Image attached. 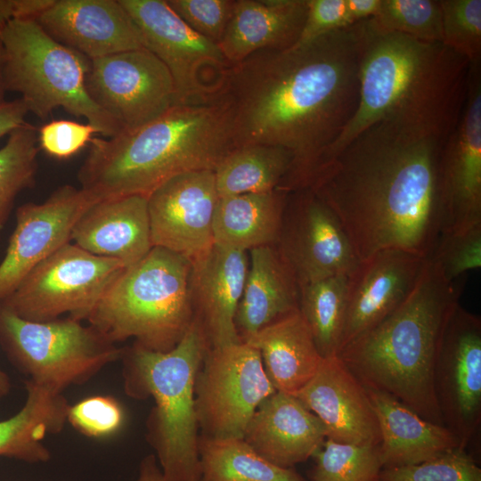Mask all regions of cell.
Wrapping results in <instances>:
<instances>
[{
    "mask_svg": "<svg viewBox=\"0 0 481 481\" xmlns=\"http://www.w3.org/2000/svg\"><path fill=\"white\" fill-rule=\"evenodd\" d=\"M365 388L379 423L383 469L418 464L461 448L445 426L422 418L385 392Z\"/></svg>",
    "mask_w": 481,
    "mask_h": 481,
    "instance_id": "26",
    "label": "cell"
},
{
    "mask_svg": "<svg viewBox=\"0 0 481 481\" xmlns=\"http://www.w3.org/2000/svg\"><path fill=\"white\" fill-rule=\"evenodd\" d=\"M289 192L275 190L220 197L214 221V243L249 251L276 245Z\"/></svg>",
    "mask_w": 481,
    "mask_h": 481,
    "instance_id": "30",
    "label": "cell"
},
{
    "mask_svg": "<svg viewBox=\"0 0 481 481\" xmlns=\"http://www.w3.org/2000/svg\"><path fill=\"white\" fill-rule=\"evenodd\" d=\"M208 348L204 332L193 321L180 342L168 352H154L134 343L123 348L126 393L152 397L148 440L166 481H200L195 382Z\"/></svg>",
    "mask_w": 481,
    "mask_h": 481,
    "instance_id": "6",
    "label": "cell"
},
{
    "mask_svg": "<svg viewBox=\"0 0 481 481\" xmlns=\"http://www.w3.org/2000/svg\"><path fill=\"white\" fill-rule=\"evenodd\" d=\"M6 91L4 86L3 69H2V45L0 40V103L5 102L4 94Z\"/></svg>",
    "mask_w": 481,
    "mask_h": 481,
    "instance_id": "49",
    "label": "cell"
},
{
    "mask_svg": "<svg viewBox=\"0 0 481 481\" xmlns=\"http://www.w3.org/2000/svg\"><path fill=\"white\" fill-rule=\"evenodd\" d=\"M433 381L444 425L466 449L481 425V319L460 304L444 330Z\"/></svg>",
    "mask_w": 481,
    "mask_h": 481,
    "instance_id": "15",
    "label": "cell"
},
{
    "mask_svg": "<svg viewBox=\"0 0 481 481\" xmlns=\"http://www.w3.org/2000/svg\"><path fill=\"white\" fill-rule=\"evenodd\" d=\"M380 0H346V23L351 27L376 16Z\"/></svg>",
    "mask_w": 481,
    "mask_h": 481,
    "instance_id": "46",
    "label": "cell"
},
{
    "mask_svg": "<svg viewBox=\"0 0 481 481\" xmlns=\"http://www.w3.org/2000/svg\"><path fill=\"white\" fill-rule=\"evenodd\" d=\"M357 28L358 106L319 166L379 121L448 136L465 103L470 68L466 58L442 43L382 29L371 19Z\"/></svg>",
    "mask_w": 481,
    "mask_h": 481,
    "instance_id": "3",
    "label": "cell"
},
{
    "mask_svg": "<svg viewBox=\"0 0 481 481\" xmlns=\"http://www.w3.org/2000/svg\"><path fill=\"white\" fill-rule=\"evenodd\" d=\"M119 2L139 29L144 48L169 70L177 104L219 94L231 65L216 44L193 31L166 0Z\"/></svg>",
    "mask_w": 481,
    "mask_h": 481,
    "instance_id": "12",
    "label": "cell"
},
{
    "mask_svg": "<svg viewBox=\"0 0 481 481\" xmlns=\"http://www.w3.org/2000/svg\"><path fill=\"white\" fill-rule=\"evenodd\" d=\"M37 151V130L27 122L0 148V233L18 194L35 182Z\"/></svg>",
    "mask_w": 481,
    "mask_h": 481,
    "instance_id": "34",
    "label": "cell"
},
{
    "mask_svg": "<svg viewBox=\"0 0 481 481\" xmlns=\"http://www.w3.org/2000/svg\"><path fill=\"white\" fill-rule=\"evenodd\" d=\"M191 269L183 256L152 247L120 273L86 321L115 344L133 338L148 350L168 352L194 321Z\"/></svg>",
    "mask_w": 481,
    "mask_h": 481,
    "instance_id": "7",
    "label": "cell"
},
{
    "mask_svg": "<svg viewBox=\"0 0 481 481\" xmlns=\"http://www.w3.org/2000/svg\"><path fill=\"white\" fill-rule=\"evenodd\" d=\"M53 0H0V33L16 18H36Z\"/></svg>",
    "mask_w": 481,
    "mask_h": 481,
    "instance_id": "44",
    "label": "cell"
},
{
    "mask_svg": "<svg viewBox=\"0 0 481 481\" xmlns=\"http://www.w3.org/2000/svg\"><path fill=\"white\" fill-rule=\"evenodd\" d=\"M371 19L382 29L426 43H442L439 0H380L376 16Z\"/></svg>",
    "mask_w": 481,
    "mask_h": 481,
    "instance_id": "36",
    "label": "cell"
},
{
    "mask_svg": "<svg viewBox=\"0 0 481 481\" xmlns=\"http://www.w3.org/2000/svg\"><path fill=\"white\" fill-rule=\"evenodd\" d=\"M126 266L70 242L45 258L0 302L19 317L46 322L69 316L86 321Z\"/></svg>",
    "mask_w": 481,
    "mask_h": 481,
    "instance_id": "10",
    "label": "cell"
},
{
    "mask_svg": "<svg viewBox=\"0 0 481 481\" xmlns=\"http://www.w3.org/2000/svg\"><path fill=\"white\" fill-rule=\"evenodd\" d=\"M293 167L288 150L267 144L236 147L214 170L219 197L282 190Z\"/></svg>",
    "mask_w": 481,
    "mask_h": 481,
    "instance_id": "31",
    "label": "cell"
},
{
    "mask_svg": "<svg viewBox=\"0 0 481 481\" xmlns=\"http://www.w3.org/2000/svg\"><path fill=\"white\" fill-rule=\"evenodd\" d=\"M71 240L82 249L121 262L126 267L151 249L147 196H120L96 200L75 224Z\"/></svg>",
    "mask_w": 481,
    "mask_h": 481,
    "instance_id": "24",
    "label": "cell"
},
{
    "mask_svg": "<svg viewBox=\"0 0 481 481\" xmlns=\"http://www.w3.org/2000/svg\"><path fill=\"white\" fill-rule=\"evenodd\" d=\"M96 200L81 188L66 184L42 203L19 207L15 228L0 263V302L33 268L70 242L77 220Z\"/></svg>",
    "mask_w": 481,
    "mask_h": 481,
    "instance_id": "18",
    "label": "cell"
},
{
    "mask_svg": "<svg viewBox=\"0 0 481 481\" xmlns=\"http://www.w3.org/2000/svg\"><path fill=\"white\" fill-rule=\"evenodd\" d=\"M442 43L471 62L481 61V0H439Z\"/></svg>",
    "mask_w": 481,
    "mask_h": 481,
    "instance_id": "37",
    "label": "cell"
},
{
    "mask_svg": "<svg viewBox=\"0 0 481 481\" xmlns=\"http://www.w3.org/2000/svg\"><path fill=\"white\" fill-rule=\"evenodd\" d=\"M219 194L213 170L175 175L148 196L152 247L192 260L214 244L213 221Z\"/></svg>",
    "mask_w": 481,
    "mask_h": 481,
    "instance_id": "17",
    "label": "cell"
},
{
    "mask_svg": "<svg viewBox=\"0 0 481 481\" xmlns=\"http://www.w3.org/2000/svg\"><path fill=\"white\" fill-rule=\"evenodd\" d=\"M86 86L92 101L122 133L145 126L177 104L169 70L146 48L90 60Z\"/></svg>",
    "mask_w": 481,
    "mask_h": 481,
    "instance_id": "13",
    "label": "cell"
},
{
    "mask_svg": "<svg viewBox=\"0 0 481 481\" xmlns=\"http://www.w3.org/2000/svg\"><path fill=\"white\" fill-rule=\"evenodd\" d=\"M298 284L348 275L359 263L333 211L310 188L289 192L275 245Z\"/></svg>",
    "mask_w": 481,
    "mask_h": 481,
    "instance_id": "14",
    "label": "cell"
},
{
    "mask_svg": "<svg viewBox=\"0 0 481 481\" xmlns=\"http://www.w3.org/2000/svg\"><path fill=\"white\" fill-rule=\"evenodd\" d=\"M306 20L295 45L312 41L334 30L348 28L346 0H306Z\"/></svg>",
    "mask_w": 481,
    "mask_h": 481,
    "instance_id": "43",
    "label": "cell"
},
{
    "mask_svg": "<svg viewBox=\"0 0 481 481\" xmlns=\"http://www.w3.org/2000/svg\"><path fill=\"white\" fill-rule=\"evenodd\" d=\"M426 260L401 249H387L359 261L347 275L338 351L402 305L414 289Z\"/></svg>",
    "mask_w": 481,
    "mask_h": 481,
    "instance_id": "19",
    "label": "cell"
},
{
    "mask_svg": "<svg viewBox=\"0 0 481 481\" xmlns=\"http://www.w3.org/2000/svg\"><path fill=\"white\" fill-rule=\"evenodd\" d=\"M196 33L220 43L233 12L235 0H166Z\"/></svg>",
    "mask_w": 481,
    "mask_h": 481,
    "instance_id": "41",
    "label": "cell"
},
{
    "mask_svg": "<svg viewBox=\"0 0 481 481\" xmlns=\"http://www.w3.org/2000/svg\"><path fill=\"white\" fill-rule=\"evenodd\" d=\"M0 40L4 89L20 94L29 112L46 119L62 107L86 118L105 137L122 134L87 93L89 59L54 40L34 18L12 19Z\"/></svg>",
    "mask_w": 481,
    "mask_h": 481,
    "instance_id": "8",
    "label": "cell"
},
{
    "mask_svg": "<svg viewBox=\"0 0 481 481\" xmlns=\"http://www.w3.org/2000/svg\"><path fill=\"white\" fill-rule=\"evenodd\" d=\"M441 234L481 224V61L471 62L465 103L440 165Z\"/></svg>",
    "mask_w": 481,
    "mask_h": 481,
    "instance_id": "16",
    "label": "cell"
},
{
    "mask_svg": "<svg viewBox=\"0 0 481 481\" xmlns=\"http://www.w3.org/2000/svg\"><path fill=\"white\" fill-rule=\"evenodd\" d=\"M444 277L454 281L481 266V224L462 232L441 234L431 257Z\"/></svg>",
    "mask_w": 481,
    "mask_h": 481,
    "instance_id": "40",
    "label": "cell"
},
{
    "mask_svg": "<svg viewBox=\"0 0 481 481\" xmlns=\"http://www.w3.org/2000/svg\"><path fill=\"white\" fill-rule=\"evenodd\" d=\"M191 263L194 320L208 347L240 342L235 315L249 266L247 252L214 243Z\"/></svg>",
    "mask_w": 481,
    "mask_h": 481,
    "instance_id": "22",
    "label": "cell"
},
{
    "mask_svg": "<svg viewBox=\"0 0 481 481\" xmlns=\"http://www.w3.org/2000/svg\"><path fill=\"white\" fill-rule=\"evenodd\" d=\"M275 391L256 347L242 340L208 347L194 389L201 436L243 438L258 405Z\"/></svg>",
    "mask_w": 481,
    "mask_h": 481,
    "instance_id": "11",
    "label": "cell"
},
{
    "mask_svg": "<svg viewBox=\"0 0 481 481\" xmlns=\"http://www.w3.org/2000/svg\"><path fill=\"white\" fill-rule=\"evenodd\" d=\"M379 445H358L326 438L312 457L314 464L307 481H378L383 469Z\"/></svg>",
    "mask_w": 481,
    "mask_h": 481,
    "instance_id": "35",
    "label": "cell"
},
{
    "mask_svg": "<svg viewBox=\"0 0 481 481\" xmlns=\"http://www.w3.org/2000/svg\"><path fill=\"white\" fill-rule=\"evenodd\" d=\"M446 138L379 121L313 173L306 187L336 215L359 261L387 249L432 256L443 228Z\"/></svg>",
    "mask_w": 481,
    "mask_h": 481,
    "instance_id": "2",
    "label": "cell"
},
{
    "mask_svg": "<svg viewBox=\"0 0 481 481\" xmlns=\"http://www.w3.org/2000/svg\"><path fill=\"white\" fill-rule=\"evenodd\" d=\"M25 387L27 396L20 410L0 420V457L45 463L51 452L44 440L63 430L69 404L62 393L29 379Z\"/></svg>",
    "mask_w": 481,
    "mask_h": 481,
    "instance_id": "29",
    "label": "cell"
},
{
    "mask_svg": "<svg viewBox=\"0 0 481 481\" xmlns=\"http://www.w3.org/2000/svg\"><path fill=\"white\" fill-rule=\"evenodd\" d=\"M136 481H166L154 454L142 460Z\"/></svg>",
    "mask_w": 481,
    "mask_h": 481,
    "instance_id": "47",
    "label": "cell"
},
{
    "mask_svg": "<svg viewBox=\"0 0 481 481\" xmlns=\"http://www.w3.org/2000/svg\"><path fill=\"white\" fill-rule=\"evenodd\" d=\"M326 438L321 420L296 396L279 391L258 405L243 436L262 457L286 469L312 458Z\"/></svg>",
    "mask_w": 481,
    "mask_h": 481,
    "instance_id": "23",
    "label": "cell"
},
{
    "mask_svg": "<svg viewBox=\"0 0 481 481\" xmlns=\"http://www.w3.org/2000/svg\"><path fill=\"white\" fill-rule=\"evenodd\" d=\"M0 344L12 363L29 379L58 393L83 385L123 348L93 326L68 316L46 322L22 319L0 303Z\"/></svg>",
    "mask_w": 481,
    "mask_h": 481,
    "instance_id": "9",
    "label": "cell"
},
{
    "mask_svg": "<svg viewBox=\"0 0 481 481\" xmlns=\"http://www.w3.org/2000/svg\"><path fill=\"white\" fill-rule=\"evenodd\" d=\"M249 266L235 315L241 340L299 309V288L275 245L249 250Z\"/></svg>",
    "mask_w": 481,
    "mask_h": 481,
    "instance_id": "27",
    "label": "cell"
},
{
    "mask_svg": "<svg viewBox=\"0 0 481 481\" xmlns=\"http://www.w3.org/2000/svg\"><path fill=\"white\" fill-rule=\"evenodd\" d=\"M29 110L20 97L0 103V139L26 123Z\"/></svg>",
    "mask_w": 481,
    "mask_h": 481,
    "instance_id": "45",
    "label": "cell"
},
{
    "mask_svg": "<svg viewBox=\"0 0 481 481\" xmlns=\"http://www.w3.org/2000/svg\"><path fill=\"white\" fill-rule=\"evenodd\" d=\"M99 131L91 124L72 120H52L37 131V143L49 156L64 159L77 154L91 143Z\"/></svg>",
    "mask_w": 481,
    "mask_h": 481,
    "instance_id": "42",
    "label": "cell"
},
{
    "mask_svg": "<svg viewBox=\"0 0 481 481\" xmlns=\"http://www.w3.org/2000/svg\"><path fill=\"white\" fill-rule=\"evenodd\" d=\"M463 282L447 281L437 263L427 258L402 305L343 346L337 356L365 387L385 392L422 418L444 425L434 390V368Z\"/></svg>",
    "mask_w": 481,
    "mask_h": 481,
    "instance_id": "5",
    "label": "cell"
},
{
    "mask_svg": "<svg viewBox=\"0 0 481 481\" xmlns=\"http://www.w3.org/2000/svg\"><path fill=\"white\" fill-rule=\"evenodd\" d=\"M306 12V0H235L218 46L231 66L259 51L289 49L299 39Z\"/></svg>",
    "mask_w": 481,
    "mask_h": 481,
    "instance_id": "25",
    "label": "cell"
},
{
    "mask_svg": "<svg viewBox=\"0 0 481 481\" xmlns=\"http://www.w3.org/2000/svg\"><path fill=\"white\" fill-rule=\"evenodd\" d=\"M35 20L54 40L89 60L144 48L119 0H53Z\"/></svg>",
    "mask_w": 481,
    "mask_h": 481,
    "instance_id": "20",
    "label": "cell"
},
{
    "mask_svg": "<svg viewBox=\"0 0 481 481\" xmlns=\"http://www.w3.org/2000/svg\"><path fill=\"white\" fill-rule=\"evenodd\" d=\"M12 383L9 376L0 369V401L11 391Z\"/></svg>",
    "mask_w": 481,
    "mask_h": 481,
    "instance_id": "48",
    "label": "cell"
},
{
    "mask_svg": "<svg viewBox=\"0 0 481 481\" xmlns=\"http://www.w3.org/2000/svg\"><path fill=\"white\" fill-rule=\"evenodd\" d=\"M236 148L228 105L220 95L175 104L145 126L108 137H94L77 178L95 200L148 196L170 177L215 170Z\"/></svg>",
    "mask_w": 481,
    "mask_h": 481,
    "instance_id": "4",
    "label": "cell"
},
{
    "mask_svg": "<svg viewBox=\"0 0 481 481\" xmlns=\"http://www.w3.org/2000/svg\"><path fill=\"white\" fill-rule=\"evenodd\" d=\"M219 94L236 147L288 150L293 167L282 190L306 187L358 106L357 24L289 49L252 53L229 67Z\"/></svg>",
    "mask_w": 481,
    "mask_h": 481,
    "instance_id": "1",
    "label": "cell"
},
{
    "mask_svg": "<svg viewBox=\"0 0 481 481\" xmlns=\"http://www.w3.org/2000/svg\"><path fill=\"white\" fill-rule=\"evenodd\" d=\"M378 481H481V469L466 449L455 448L418 464L384 468Z\"/></svg>",
    "mask_w": 481,
    "mask_h": 481,
    "instance_id": "38",
    "label": "cell"
},
{
    "mask_svg": "<svg viewBox=\"0 0 481 481\" xmlns=\"http://www.w3.org/2000/svg\"><path fill=\"white\" fill-rule=\"evenodd\" d=\"M294 396L321 420L327 438L358 445L380 444L367 390L337 355L323 358L314 376Z\"/></svg>",
    "mask_w": 481,
    "mask_h": 481,
    "instance_id": "21",
    "label": "cell"
},
{
    "mask_svg": "<svg viewBox=\"0 0 481 481\" xmlns=\"http://www.w3.org/2000/svg\"><path fill=\"white\" fill-rule=\"evenodd\" d=\"M242 341L259 351L275 390L292 395L311 380L323 360L299 309Z\"/></svg>",
    "mask_w": 481,
    "mask_h": 481,
    "instance_id": "28",
    "label": "cell"
},
{
    "mask_svg": "<svg viewBox=\"0 0 481 481\" xmlns=\"http://www.w3.org/2000/svg\"><path fill=\"white\" fill-rule=\"evenodd\" d=\"M347 275L328 277L299 287V311L323 358L336 356L343 330Z\"/></svg>",
    "mask_w": 481,
    "mask_h": 481,
    "instance_id": "33",
    "label": "cell"
},
{
    "mask_svg": "<svg viewBox=\"0 0 481 481\" xmlns=\"http://www.w3.org/2000/svg\"><path fill=\"white\" fill-rule=\"evenodd\" d=\"M125 412L111 395H92L69 404L67 423L80 434L92 438L110 437L122 428Z\"/></svg>",
    "mask_w": 481,
    "mask_h": 481,
    "instance_id": "39",
    "label": "cell"
},
{
    "mask_svg": "<svg viewBox=\"0 0 481 481\" xmlns=\"http://www.w3.org/2000/svg\"><path fill=\"white\" fill-rule=\"evenodd\" d=\"M200 481H307L293 469L279 467L243 438L199 436Z\"/></svg>",
    "mask_w": 481,
    "mask_h": 481,
    "instance_id": "32",
    "label": "cell"
}]
</instances>
